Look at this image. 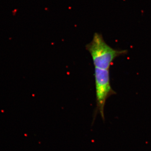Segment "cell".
<instances>
[{"label": "cell", "instance_id": "obj_2", "mask_svg": "<svg viewBox=\"0 0 151 151\" xmlns=\"http://www.w3.org/2000/svg\"><path fill=\"white\" fill-rule=\"evenodd\" d=\"M96 92V107L94 113L95 119L99 113L103 121H105L104 109L106 100L111 95L116 94L111 87L109 70L95 68L94 73Z\"/></svg>", "mask_w": 151, "mask_h": 151}, {"label": "cell", "instance_id": "obj_1", "mask_svg": "<svg viewBox=\"0 0 151 151\" xmlns=\"http://www.w3.org/2000/svg\"><path fill=\"white\" fill-rule=\"evenodd\" d=\"M86 49L92 57L95 68L109 70L113 60L117 57L127 53V50H118L109 46L101 34L96 32Z\"/></svg>", "mask_w": 151, "mask_h": 151}]
</instances>
